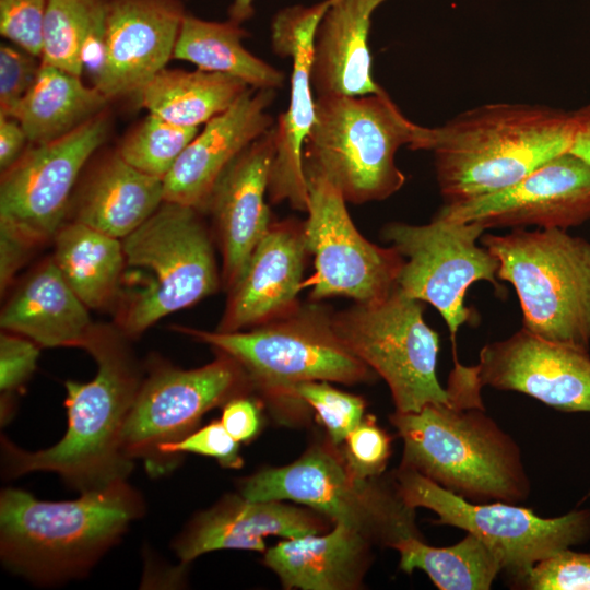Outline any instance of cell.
I'll return each mask as SVG.
<instances>
[{"label":"cell","mask_w":590,"mask_h":590,"mask_svg":"<svg viewBox=\"0 0 590 590\" xmlns=\"http://www.w3.org/2000/svg\"><path fill=\"white\" fill-rule=\"evenodd\" d=\"M450 404L390 415L403 441L401 467L415 470L472 503L519 504L531 491L516 440L486 414L482 386L469 370H453Z\"/></svg>","instance_id":"cell-1"},{"label":"cell","mask_w":590,"mask_h":590,"mask_svg":"<svg viewBox=\"0 0 590 590\" xmlns=\"http://www.w3.org/2000/svg\"><path fill=\"white\" fill-rule=\"evenodd\" d=\"M573 111L543 105L492 103L441 126L424 127L416 150L432 151L447 203L504 190L568 152Z\"/></svg>","instance_id":"cell-2"},{"label":"cell","mask_w":590,"mask_h":590,"mask_svg":"<svg viewBox=\"0 0 590 590\" xmlns=\"http://www.w3.org/2000/svg\"><path fill=\"white\" fill-rule=\"evenodd\" d=\"M97 363L88 382L67 381L68 428L55 446L20 449L2 438L5 472L19 476L48 471L81 493L126 480L132 460L121 449L122 430L140 387V378L123 344L108 330L95 328L86 345Z\"/></svg>","instance_id":"cell-3"},{"label":"cell","mask_w":590,"mask_h":590,"mask_svg":"<svg viewBox=\"0 0 590 590\" xmlns=\"http://www.w3.org/2000/svg\"><path fill=\"white\" fill-rule=\"evenodd\" d=\"M142 512L143 502L126 480L70 502L7 488L0 497L1 558L38 581L81 576Z\"/></svg>","instance_id":"cell-4"},{"label":"cell","mask_w":590,"mask_h":590,"mask_svg":"<svg viewBox=\"0 0 590 590\" xmlns=\"http://www.w3.org/2000/svg\"><path fill=\"white\" fill-rule=\"evenodd\" d=\"M315 121L303 149L304 174L329 180L346 202L381 201L405 181L397 151L412 150L423 128L408 119L382 88L378 93L319 95Z\"/></svg>","instance_id":"cell-5"},{"label":"cell","mask_w":590,"mask_h":590,"mask_svg":"<svg viewBox=\"0 0 590 590\" xmlns=\"http://www.w3.org/2000/svg\"><path fill=\"white\" fill-rule=\"evenodd\" d=\"M332 310L317 302L300 304L292 314L248 331L177 330L234 358L252 390L275 404L298 402L294 388L306 381L355 385L376 374L338 339Z\"/></svg>","instance_id":"cell-6"},{"label":"cell","mask_w":590,"mask_h":590,"mask_svg":"<svg viewBox=\"0 0 590 590\" xmlns=\"http://www.w3.org/2000/svg\"><path fill=\"white\" fill-rule=\"evenodd\" d=\"M497 278L516 290L522 328L545 340L589 350L590 241L566 229L514 228L486 234Z\"/></svg>","instance_id":"cell-7"},{"label":"cell","mask_w":590,"mask_h":590,"mask_svg":"<svg viewBox=\"0 0 590 590\" xmlns=\"http://www.w3.org/2000/svg\"><path fill=\"white\" fill-rule=\"evenodd\" d=\"M380 476H357L337 446L318 444L287 465L267 468L243 480L240 496L305 505L371 544L392 547L403 539L422 538L415 509L402 499L394 476L390 481Z\"/></svg>","instance_id":"cell-8"},{"label":"cell","mask_w":590,"mask_h":590,"mask_svg":"<svg viewBox=\"0 0 590 590\" xmlns=\"http://www.w3.org/2000/svg\"><path fill=\"white\" fill-rule=\"evenodd\" d=\"M199 210L164 201L122 239L126 266L149 274L120 315L125 334L135 337L161 318L215 293L222 282L212 237Z\"/></svg>","instance_id":"cell-9"},{"label":"cell","mask_w":590,"mask_h":590,"mask_svg":"<svg viewBox=\"0 0 590 590\" xmlns=\"http://www.w3.org/2000/svg\"><path fill=\"white\" fill-rule=\"evenodd\" d=\"M423 311V303L397 285L381 298L331 312L338 339L387 382L398 412L456 399L455 388L438 380L439 338Z\"/></svg>","instance_id":"cell-10"},{"label":"cell","mask_w":590,"mask_h":590,"mask_svg":"<svg viewBox=\"0 0 590 590\" xmlns=\"http://www.w3.org/2000/svg\"><path fill=\"white\" fill-rule=\"evenodd\" d=\"M393 476L409 507L427 508L438 516L436 524L462 529L485 542L515 586L540 560L590 540L588 508L543 518L517 504L465 500L410 468L400 465Z\"/></svg>","instance_id":"cell-11"},{"label":"cell","mask_w":590,"mask_h":590,"mask_svg":"<svg viewBox=\"0 0 590 590\" xmlns=\"http://www.w3.org/2000/svg\"><path fill=\"white\" fill-rule=\"evenodd\" d=\"M108 129L101 113L56 140L32 144L2 172L0 239L28 252L54 239L64 224L79 175Z\"/></svg>","instance_id":"cell-12"},{"label":"cell","mask_w":590,"mask_h":590,"mask_svg":"<svg viewBox=\"0 0 590 590\" xmlns=\"http://www.w3.org/2000/svg\"><path fill=\"white\" fill-rule=\"evenodd\" d=\"M485 229L437 212L428 224L392 222L381 231L382 238L404 259L397 285L408 296L434 306L452 338L472 317L464 305L469 286L487 281L499 288L497 258L476 244Z\"/></svg>","instance_id":"cell-13"},{"label":"cell","mask_w":590,"mask_h":590,"mask_svg":"<svg viewBox=\"0 0 590 590\" xmlns=\"http://www.w3.org/2000/svg\"><path fill=\"white\" fill-rule=\"evenodd\" d=\"M217 355L189 370L152 364L122 430L121 449L128 459H142L154 475L162 445L182 439L208 411L252 390L240 365L222 352Z\"/></svg>","instance_id":"cell-14"},{"label":"cell","mask_w":590,"mask_h":590,"mask_svg":"<svg viewBox=\"0 0 590 590\" xmlns=\"http://www.w3.org/2000/svg\"><path fill=\"white\" fill-rule=\"evenodd\" d=\"M305 177L308 205L303 226L315 273L303 286L311 287V300L343 296L364 303L388 295L397 286L403 257L358 232L344 197L329 180L315 174Z\"/></svg>","instance_id":"cell-15"},{"label":"cell","mask_w":590,"mask_h":590,"mask_svg":"<svg viewBox=\"0 0 590 590\" xmlns=\"http://www.w3.org/2000/svg\"><path fill=\"white\" fill-rule=\"evenodd\" d=\"M330 5L322 0L312 5H292L280 10L271 24L274 52L292 59L290 103L273 125L274 157L268 197L272 203L286 201L306 212L307 181L303 168V149L315 121L311 68L317 27Z\"/></svg>","instance_id":"cell-16"},{"label":"cell","mask_w":590,"mask_h":590,"mask_svg":"<svg viewBox=\"0 0 590 590\" xmlns=\"http://www.w3.org/2000/svg\"><path fill=\"white\" fill-rule=\"evenodd\" d=\"M438 212L486 229L534 225L567 231L590 220V165L568 151L504 190L446 203Z\"/></svg>","instance_id":"cell-17"},{"label":"cell","mask_w":590,"mask_h":590,"mask_svg":"<svg viewBox=\"0 0 590 590\" xmlns=\"http://www.w3.org/2000/svg\"><path fill=\"white\" fill-rule=\"evenodd\" d=\"M482 387L517 391L563 412H590V355L521 328L483 346L475 365Z\"/></svg>","instance_id":"cell-18"},{"label":"cell","mask_w":590,"mask_h":590,"mask_svg":"<svg viewBox=\"0 0 590 590\" xmlns=\"http://www.w3.org/2000/svg\"><path fill=\"white\" fill-rule=\"evenodd\" d=\"M185 15L178 0H108L105 60L93 86L108 101L139 95L173 57Z\"/></svg>","instance_id":"cell-19"},{"label":"cell","mask_w":590,"mask_h":590,"mask_svg":"<svg viewBox=\"0 0 590 590\" xmlns=\"http://www.w3.org/2000/svg\"><path fill=\"white\" fill-rule=\"evenodd\" d=\"M273 157L272 127L227 166L203 210L212 216L222 255V284L227 291L241 276L272 223L266 196Z\"/></svg>","instance_id":"cell-20"},{"label":"cell","mask_w":590,"mask_h":590,"mask_svg":"<svg viewBox=\"0 0 590 590\" xmlns=\"http://www.w3.org/2000/svg\"><path fill=\"white\" fill-rule=\"evenodd\" d=\"M309 256L303 222H272L239 280L228 290L217 331L251 329L295 311Z\"/></svg>","instance_id":"cell-21"},{"label":"cell","mask_w":590,"mask_h":590,"mask_svg":"<svg viewBox=\"0 0 590 590\" xmlns=\"http://www.w3.org/2000/svg\"><path fill=\"white\" fill-rule=\"evenodd\" d=\"M275 92L249 87L227 110L208 121L163 179L164 201L203 211L227 166L273 127L268 108Z\"/></svg>","instance_id":"cell-22"},{"label":"cell","mask_w":590,"mask_h":590,"mask_svg":"<svg viewBox=\"0 0 590 590\" xmlns=\"http://www.w3.org/2000/svg\"><path fill=\"white\" fill-rule=\"evenodd\" d=\"M333 523L323 515L284 500L223 499L198 515L175 542L182 563L219 550L266 551L267 536L291 539L328 531Z\"/></svg>","instance_id":"cell-23"},{"label":"cell","mask_w":590,"mask_h":590,"mask_svg":"<svg viewBox=\"0 0 590 590\" xmlns=\"http://www.w3.org/2000/svg\"><path fill=\"white\" fill-rule=\"evenodd\" d=\"M0 324L45 347L85 349L95 331L87 307L52 258L42 262L16 287L1 310Z\"/></svg>","instance_id":"cell-24"},{"label":"cell","mask_w":590,"mask_h":590,"mask_svg":"<svg viewBox=\"0 0 590 590\" xmlns=\"http://www.w3.org/2000/svg\"><path fill=\"white\" fill-rule=\"evenodd\" d=\"M387 0H330L316 32L311 82L317 96H362L382 90L371 75L368 34Z\"/></svg>","instance_id":"cell-25"},{"label":"cell","mask_w":590,"mask_h":590,"mask_svg":"<svg viewBox=\"0 0 590 590\" xmlns=\"http://www.w3.org/2000/svg\"><path fill=\"white\" fill-rule=\"evenodd\" d=\"M370 544L357 531L333 523L323 534L281 541L266 551L264 564L285 589H357L370 563Z\"/></svg>","instance_id":"cell-26"},{"label":"cell","mask_w":590,"mask_h":590,"mask_svg":"<svg viewBox=\"0 0 590 590\" xmlns=\"http://www.w3.org/2000/svg\"><path fill=\"white\" fill-rule=\"evenodd\" d=\"M163 202V179L137 169L116 153L105 158L85 181L72 221L123 239Z\"/></svg>","instance_id":"cell-27"},{"label":"cell","mask_w":590,"mask_h":590,"mask_svg":"<svg viewBox=\"0 0 590 590\" xmlns=\"http://www.w3.org/2000/svg\"><path fill=\"white\" fill-rule=\"evenodd\" d=\"M108 99L81 76L43 64L13 117L28 142L43 144L56 140L99 115Z\"/></svg>","instance_id":"cell-28"},{"label":"cell","mask_w":590,"mask_h":590,"mask_svg":"<svg viewBox=\"0 0 590 590\" xmlns=\"http://www.w3.org/2000/svg\"><path fill=\"white\" fill-rule=\"evenodd\" d=\"M248 88L241 80L223 73L164 68L138 96L149 114L198 128L227 110Z\"/></svg>","instance_id":"cell-29"},{"label":"cell","mask_w":590,"mask_h":590,"mask_svg":"<svg viewBox=\"0 0 590 590\" xmlns=\"http://www.w3.org/2000/svg\"><path fill=\"white\" fill-rule=\"evenodd\" d=\"M54 261L87 308H103L116 296L126 266L122 239L79 222L63 224L56 236Z\"/></svg>","instance_id":"cell-30"},{"label":"cell","mask_w":590,"mask_h":590,"mask_svg":"<svg viewBox=\"0 0 590 590\" xmlns=\"http://www.w3.org/2000/svg\"><path fill=\"white\" fill-rule=\"evenodd\" d=\"M247 36L240 24L231 20L212 22L186 14L173 57L200 70L237 78L249 87H282L284 73L248 51L243 45Z\"/></svg>","instance_id":"cell-31"},{"label":"cell","mask_w":590,"mask_h":590,"mask_svg":"<svg viewBox=\"0 0 590 590\" xmlns=\"http://www.w3.org/2000/svg\"><path fill=\"white\" fill-rule=\"evenodd\" d=\"M392 548L400 555L401 570H423L439 590H488L503 571L495 552L470 532L447 547H434L423 538L412 536L397 542Z\"/></svg>","instance_id":"cell-32"},{"label":"cell","mask_w":590,"mask_h":590,"mask_svg":"<svg viewBox=\"0 0 590 590\" xmlns=\"http://www.w3.org/2000/svg\"><path fill=\"white\" fill-rule=\"evenodd\" d=\"M95 0H47L40 61L68 73H83L82 49Z\"/></svg>","instance_id":"cell-33"},{"label":"cell","mask_w":590,"mask_h":590,"mask_svg":"<svg viewBox=\"0 0 590 590\" xmlns=\"http://www.w3.org/2000/svg\"><path fill=\"white\" fill-rule=\"evenodd\" d=\"M200 127L174 125L149 114L122 141L118 154L137 169L164 179Z\"/></svg>","instance_id":"cell-34"},{"label":"cell","mask_w":590,"mask_h":590,"mask_svg":"<svg viewBox=\"0 0 590 590\" xmlns=\"http://www.w3.org/2000/svg\"><path fill=\"white\" fill-rule=\"evenodd\" d=\"M294 397L315 410L326 427L330 442L343 444L365 416V401L332 387L329 381H306L294 388Z\"/></svg>","instance_id":"cell-35"},{"label":"cell","mask_w":590,"mask_h":590,"mask_svg":"<svg viewBox=\"0 0 590 590\" xmlns=\"http://www.w3.org/2000/svg\"><path fill=\"white\" fill-rule=\"evenodd\" d=\"M184 452L214 458L225 468L238 469L243 465L239 442L228 434L221 421L193 430L180 440L162 445L154 475L172 470L178 462L176 455Z\"/></svg>","instance_id":"cell-36"},{"label":"cell","mask_w":590,"mask_h":590,"mask_svg":"<svg viewBox=\"0 0 590 590\" xmlns=\"http://www.w3.org/2000/svg\"><path fill=\"white\" fill-rule=\"evenodd\" d=\"M530 590H590V553L569 548L536 563L516 583Z\"/></svg>","instance_id":"cell-37"},{"label":"cell","mask_w":590,"mask_h":590,"mask_svg":"<svg viewBox=\"0 0 590 590\" xmlns=\"http://www.w3.org/2000/svg\"><path fill=\"white\" fill-rule=\"evenodd\" d=\"M342 451L350 470L362 479L382 474L391 456V437L376 424L371 415L346 436Z\"/></svg>","instance_id":"cell-38"},{"label":"cell","mask_w":590,"mask_h":590,"mask_svg":"<svg viewBox=\"0 0 590 590\" xmlns=\"http://www.w3.org/2000/svg\"><path fill=\"white\" fill-rule=\"evenodd\" d=\"M47 0H0V33L19 48L40 58Z\"/></svg>","instance_id":"cell-39"},{"label":"cell","mask_w":590,"mask_h":590,"mask_svg":"<svg viewBox=\"0 0 590 590\" xmlns=\"http://www.w3.org/2000/svg\"><path fill=\"white\" fill-rule=\"evenodd\" d=\"M19 48L1 44L0 47V115L11 117L33 86L42 61Z\"/></svg>","instance_id":"cell-40"},{"label":"cell","mask_w":590,"mask_h":590,"mask_svg":"<svg viewBox=\"0 0 590 590\" xmlns=\"http://www.w3.org/2000/svg\"><path fill=\"white\" fill-rule=\"evenodd\" d=\"M39 350L32 340L12 332L0 337V388L13 391L23 385L36 368Z\"/></svg>","instance_id":"cell-41"},{"label":"cell","mask_w":590,"mask_h":590,"mask_svg":"<svg viewBox=\"0 0 590 590\" xmlns=\"http://www.w3.org/2000/svg\"><path fill=\"white\" fill-rule=\"evenodd\" d=\"M221 422L235 440L248 442L257 436L261 426L258 401L246 394L231 399L224 404Z\"/></svg>","instance_id":"cell-42"},{"label":"cell","mask_w":590,"mask_h":590,"mask_svg":"<svg viewBox=\"0 0 590 590\" xmlns=\"http://www.w3.org/2000/svg\"><path fill=\"white\" fill-rule=\"evenodd\" d=\"M27 135L13 117L0 115V168L11 167L24 153Z\"/></svg>","instance_id":"cell-43"},{"label":"cell","mask_w":590,"mask_h":590,"mask_svg":"<svg viewBox=\"0 0 590 590\" xmlns=\"http://www.w3.org/2000/svg\"><path fill=\"white\" fill-rule=\"evenodd\" d=\"M28 251L8 240L0 239V286L7 291L12 279L28 256Z\"/></svg>","instance_id":"cell-44"},{"label":"cell","mask_w":590,"mask_h":590,"mask_svg":"<svg viewBox=\"0 0 590 590\" xmlns=\"http://www.w3.org/2000/svg\"><path fill=\"white\" fill-rule=\"evenodd\" d=\"M575 129L569 152L590 165V103L573 111Z\"/></svg>","instance_id":"cell-45"},{"label":"cell","mask_w":590,"mask_h":590,"mask_svg":"<svg viewBox=\"0 0 590 590\" xmlns=\"http://www.w3.org/2000/svg\"><path fill=\"white\" fill-rule=\"evenodd\" d=\"M253 0H234L229 7V20L241 24L253 15Z\"/></svg>","instance_id":"cell-46"}]
</instances>
